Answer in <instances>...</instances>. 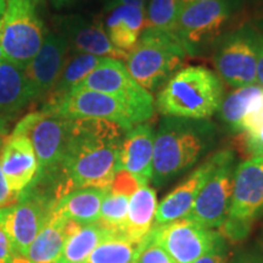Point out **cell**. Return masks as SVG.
I'll list each match as a JSON object with an SVG mask.
<instances>
[{
	"label": "cell",
	"mask_w": 263,
	"mask_h": 263,
	"mask_svg": "<svg viewBox=\"0 0 263 263\" xmlns=\"http://www.w3.org/2000/svg\"><path fill=\"white\" fill-rule=\"evenodd\" d=\"M126 132L106 120H71L67 144L57 173L47 183L31 185L44 189L55 201L77 189H107L118 172Z\"/></svg>",
	"instance_id": "cell-1"
},
{
	"label": "cell",
	"mask_w": 263,
	"mask_h": 263,
	"mask_svg": "<svg viewBox=\"0 0 263 263\" xmlns=\"http://www.w3.org/2000/svg\"><path fill=\"white\" fill-rule=\"evenodd\" d=\"M209 121L164 116L155 134L151 183L160 188L192 168L215 141Z\"/></svg>",
	"instance_id": "cell-2"
},
{
	"label": "cell",
	"mask_w": 263,
	"mask_h": 263,
	"mask_svg": "<svg viewBox=\"0 0 263 263\" xmlns=\"http://www.w3.org/2000/svg\"><path fill=\"white\" fill-rule=\"evenodd\" d=\"M223 84L218 74L203 66L177 71L157 93L155 107L163 116L206 121L219 111Z\"/></svg>",
	"instance_id": "cell-3"
},
{
	"label": "cell",
	"mask_w": 263,
	"mask_h": 263,
	"mask_svg": "<svg viewBox=\"0 0 263 263\" xmlns=\"http://www.w3.org/2000/svg\"><path fill=\"white\" fill-rule=\"evenodd\" d=\"M188 55L176 34L144 28L138 44L128 52L126 67L138 84L153 93L180 70Z\"/></svg>",
	"instance_id": "cell-4"
},
{
	"label": "cell",
	"mask_w": 263,
	"mask_h": 263,
	"mask_svg": "<svg viewBox=\"0 0 263 263\" xmlns=\"http://www.w3.org/2000/svg\"><path fill=\"white\" fill-rule=\"evenodd\" d=\"M45 34L37 0H6L0 26V58L25 70L41 49Z\"/></svg>",
	"instance_id": "cell-5"
},
{
	"label": "cell",
	"mask_w": 263,
	"mask_h": 263,
	"mask_svg": "<svg viewBox=\"0 0 263 263\" xmlns=\"http://www.w3.org/2000/svg\"><path fill=\"white\" fill-rule=\"evenodd\" d=\"M263 215V156L249 157L235 168L228 217L218 232L230 241H241Z\"/></svg>",
	"instance_id": "cell-6"
},
{
	"label": "cell",
	"mask_w": 263,
	"mask_h": 263,
	"mask_svg": "<svg viewBox=\"0 0 263 263\" xmlns=\"http://www.w3.org/2000/svg\"><path fill=\"white\" fill-rule=\"evenodd\" d=\"M70 126V118L43 108L26 115L16 124L12 132L27 136L37 156L38 172L32 184L47 183L57 173L64 157Z\"/></svg>",
	"instance_id": "cell-7"
},
{
	"label": "cell",
	"mask_w": 263,
	"mask_h": 263,
	"mask_svg": "<svg viewBox=\"0 0 263 263\" xmlns=\"http://www.w3.org/2000/svg\"><path fill=\"white\" fill-rule=\"evenodd\" d=\"M55 199L38 186L29 185L11 205L0 209V226L11 241L15 254L25 255L51 216Z\"/></svg>",
	"instance_id": "cell-8"
},
{
	"label": "cell",
	"mask_w": 263,
	"mask_h": 263,
	"mask_svg": "<svg viewBox=\"0 0 263 263\" xmlns=\"http://www.w3.org/2000/svg\"><path fill=\"white\" fill-rule=\"evenodd\" d=\"M43 110L51 111L70 120H106L118 124L124 130L143 123L139 115L120 99L89 89L71 90L58 100L47 101Z\"/></svg>",
	"instance_id": "cell-9"
},
{
	"label": "cell",
	"mask_w": 263,
	"mask_h": 263,
	"mask_svg": "<svg viewBox=\"0 0 263 263\" xmlns=\"http://www.w3.org/2000/svg\"><path fill=\"white\" fill-rule=\"evenodd\" d=\"M235 9V0H203L184 5L174 34L189 55H195L221 34Z\"/></svg>",
	"instance_id": "cell-10"
},
{
	"label": "cell",
	"mask_w": 263,
	"mask_h": 263,
	"mask_svg": "<svg viewBox=\"0 0 263 263\" xmlns=\"http://www.w3.org/2000/svg\"><path fill=\"white\" fill-rule=\"evenodd\" d=\"M74 89H89L112 95L133 108L143 122L149 121L155 114V99L134 81L126 65L116 59L104 58Z\"/></svg>",
	"instance_id": "cell-11"
},
{
	"label": "cell",
	"mask_w": 263,
	"mask_h": 263,
	"mask_svg": "<svg viewBox=\"0 0 263 263\" xmlns=\"http://www.w3.org/2000/svg\"><path fill=\"white\" fill-rule=\"evenodd\" d=\"M235 155L221 150L219 161L186 216L209 229H219L228 217L234 188Z\"/></svg>",
	"instance_id": "cell-12"
},
{
	"label": "cell",
	"mask_w": 263,
	"mask_h": 263,
	"mask_svg": "<svg viewBox=\"0 0 263 263\" xmlns=\"http://www.w3.org/2000/svg\"><path fill=\"white\" fill-rule=\"evenodd\" d=\"M258 33L246 27L223 38L213 55L218 77L234 88L258 84Z\"/></svg>",
	"instance_id": "cell-13"
},
{
	"label": "cell",
	"mask_w": 263,
	"mask_h": 263,
	"mask_svg": "<svg viewBox=\"0 0 263 263\" xmlns=\"http://www.w3.org/2000/svg\"><path fill=\"white\" fill-rule=\"evenodd\" d=\"M147 235L151 241L166 250L177 263L195 262L227 240L216 229L205 228L186 217L154 226Z\"/></svg>",
	"instance_id": "cell-14"
},
{
	"label": "cell",
	"mask_w": 263,
	"mask_h": 263,
	"mask_svg": "<svg viewBox=\"0 0 263 263\" xmlns=\"http://www.w3.org/2000/svg\"><path fill=\"white\" fill-rule=\"evenodd\" d=\"M68 43L62 33L47 32L41 49L25 68L32 101L49 97L67 60Z\"/></svg>",
	"instance_id": "cell-15"
},
{
	"label": "cell",
	"mask_w": 263,
	"mask_h": 263,
	"mask_svg": "<svg viewBox=\"0 0 263 263\" xmlns=\"http://www.w3.org/2000/svg\"><path fill=\"white\" fill-rule=\"evenodd\" d=\"M219 156H221V151H217L210 156L197 168L194 170L182 183H179L178 186H176L172 192L168 193V195L161 200V202L157 205L154 226L166 224V223L188 216L200 192L218 163Z\"/></svg>",
	"instance_id": "cell-16"
},
{
	"label": "cell",
	"mask_w": 263,
	"mask_h": 263,
	"mask_svg": "<svg viewBox=\"0 0 263 263\" xmlns=\"http://www.w3.org/2000/svg\"><path fill=\"white\" fill-rule=\"evenodd\" d=\"M155 129L150 123H138L124 133L118 159V171H127L139 185H149L154 173Z\"/></svg>",
	"instance_id": "cell-17"
},
{
	"label": "cell",
	"mask_w": 263,
	"mask_h": 263,
	"mask_svg": "<svg viewBox=\"0 0 263 263\" xmlns=\"http://www.w3.org/2000/svg\"><path fill=\"white\" fill-rule=\"evenodd\" d=\"M0 167L12 193L18 195L31 185L37 176L38 161L27 136L10 133L0 153Z\"/></svg>",
	"instance_id": "cell-18"
},
{
	"label": "cell",
	"mask_w": 263,
	"mask_h": 263,
	"mask_svg": "<svg viewBox=\"0 0 263 263\" xmlns=\"http://www.w3.org/2000/svg\"><path fill=\"white\" fill-rule=\"evenodd\" d=\"M61 27L68 47H71L76 52L116 59L121 61L127 59V52L117 49L111 43L103 22L99 20L70 16L62 20Z\"/></svg>",
	"instance_id": "cell-19"
},
{
	"label": "cell",
	"mask_w": 263,
	"mask_h": 263,
	"mask_svg": "<svg viewBox=\"0 0 263 263\" xmlns=\"http://www.w3.org/2000/svg\"><path fill=\"white\" fill-rule=\"evenodd\" d=\"M103 25L111 43L128 54L145 27V10L124 4L107 5Z\"/></svg>",
	"instance_id": "cell-20"
},
{
	"label": "cell",
	"mask_w": 263,
	"mask_h": 263,
	"mask_svg": "<svg viewBox=\"0 0 263 263\" xmlns=\"http://www.w3.org/2000/svg\"><path fill=\"white\" fill-rule=\"evenodd\" d=\"M78 226V223L51 213L24 256L34 263H55L61 256L68 236Z\"/></svg>",
	"instance_id": "cell-21"
},
{
	"label": "cell",
	"mask_w": 263,
	"mask_h": 263,
	"mask_svg": "<svg viewBox=\"0 0 263 263\" xmlns=\"http://www.w3.org/2000/svg\"><path fill=\"white\" fill-rule=\"evenodd\" d=\"M31 103L24 68L0 58V115L12 121Z\"/></svg>",
	"instance_id": "cell-22"
},
{
	"label": "cell",
	"mask_w": 263,
	"mask_h": 263,
	"mask_svg": "<svg viewBox=\"0 0 263 263\" xmlns=\"http://www.w3.org/2000/svg\"><path fill=\"white\" fill-rule=\"evenodd\" d=\"M107 189L82 188L73 190L55 202L52 213L82 226L97 223L100 218L101 203Z\"/></svg>",
	"instance_id": "cell-23"
},
{
	"label": "cell",
	"mask_w": 263,
	"mask_h": 263,
	"mask_svg": "<svg viewBox=\"0 0 263 263\" xmlns=\"http://www.w3.org/2000/svg\"><path fill=\"white\" fill-rule=\"evenodd\" d=\"M157 210L156 190L141 185L129 199L123 236L133 242H141L155 224Z\"/></svg>",
	"instance_id": "cell-24"
},
{
	"label": "cell",
	"mask_w": 263,
	"mask_h": 263,
	"mask_svg": "<svg viewBox=\"0 0 263 263\" xmlns=\"http://www.w3.org/2000/svg\"><path fill=\"white\" fill-rule=\"evenodd\" d=\"M117 234L99 223L80 224L68 236L62 254L55 263H81L101 241Z\"/></svg>",
	"instance_id": "cell-25"
},
{
	"label": "cell",
	"mask_w": 263,
	"mask_h": 263,
	"mask_svg": "<svg viewBox=\"0 0 263 263\" xmlns=\"http://www.w3.org/2000/svg\"><path fill=\"white\" fill-rule=\"evenodd\" d=\"M146 244L147 236L141 242H133L122 235L111 236L101 241L81 263H137Z\"/></svg>",
	"instance_id": "cell-26"
},
{
	"label": "cell",
	"mask_w": 263,
	"mask_h": 263,
	"mask_svg": "<svg viewBox=\"0 0 263 263\" xmlns=\"http://www.w3.org/2000/svg\"><path fill=\"white\" fill-rule=\"evenodd\" d=\"M103 59L95 55L77 52L70 60H66L57 84L49 94L48 101L58 100L73 90L82 81L88 77V74L97 68Z\"/></svg>",
	"instance_id": "cell-27"
},
{
	"label": "cell",
	"mask_w": 263,
	"mask_h": 263,
	"mask_svg": "<svg viewBox=\"0 0 263 263\" xmlns=\"http://www.w3.org/2000/svg\"><path fill=\"white\" fill-rule=\"evenodd\" d=\"M133 193L129 190L118 188V186H108L106 195L101 203L100 218L98 223L105 228L111 230L117 235H122L127 222L128 205Z\"/></svg>",
	"instance_id": "cell-28"
},
{
	"label": "cell",
	"mask_w": 263,
	"mask_h": 263,
	"mask_svg": "<svg viewBox=\"0 0 263 263\" xmlns=\"http://www.w3.org/2000/svg\"><path fill=\"white\" fill-rule=\"evenodd\" d=\"M262 90V87L258 84L248 85V87L235 88L228 97L223 99L219 112L223 122L228 124L230 129L238 132L239 124L248 110L250 101Z\"/></svg>",
	"instance_id": "cell-29"
},
{
	"label": "cell",
	"mask_w": 263,
	"mask_h": 263,
	"mask_svg": "<svg viewBox=\"0 0 263 263\" xmlns=\"http://www.w3.org/2000/svg\"><path fill=\"white\" fill-rule=\"evenodd\" d=\"M183 9L180 0H150L145 14V27L173 33Z\"/></svg>",
	"instance_id": "cell-30"
},
{
	"label": "cell",
	"mask_w": 263,
	"mask_h": 263,
	"mask_svg": "<svg viewBox=\"0 0 263 263\" xmlns=\"http://www.w3.org/2000/svg\"><path fill=\"white\" fill-rule=\"evenodd\" d=\"M263 126V88L250 101L248 110L239 124L238 132L241 134L254 133Z\"/></svg>",
	"instance_id": "cell-31"
},
{
	"label": "cell",
	"mask_w": 263,
	"mask_h": 263,
	"mask_svg": "<svg viewBox=\"0 0 263 263\" xmlns=\"http://www.w3.org/2000/svg\"><path fill=\"white\" fill-rule=\"evenodd\" d=\"M137 263H177L166 250L151 241L147 235V244L140 252Z\"/></svg>",
	"instance_id": "cell-32"
},
{
	"label": "cell",
	"mask_w": 263,
	"mask_h": 263,
	"mask_svg": "<svg viewBox=\"0 0 263 263\" xmlns=\"http://www.w3.org/2000/svg\"><path fill=\"white\" fill-rule=\"evenodd\" d=\"M241 145L249 157L263 156V126L254 133L241 134Z\"/></svg>",
	"instance_id": "cell-33"
},
{
	"label": "cell",
	"mask_w": 263,
	"mask_h": 263,
	"mask_svg": "<svg viewBox=\"0 0 263 263\" xmlns=\"http://www.w3.org/2000/svg\"><path fill=\"white\" fill-rule=\"evenodd\" d=\"M193 263H229V251L227 246V240L217 245L215 249L207 252Z\"/></svg>",
	"instance_id": "cell-34"
},
{
	"label": "cell",
	"mask_w": 263,
	"mask_h": 263,
	"mask_svg": "<svg viewBox=\"0 0 263 263\" xmlns=\"http://www.w3.org/2000/svg\"><path fill=\"white\" fill-rule=\"evenodd\" d=\"M14 255L15 250L12 248L11 241L0 226V263H10Z\"/></svg>",
	"instance_id": "cell-35"
},
{
	"label": "cell",
	"mask_w": 263,
	"mask_h": 263,
	"mask_svg": "<svg viewBox=\"0 0 263 263\" xmlns=\"http://www.w3.org/2000/svg\"><path fill=\"white\" fill-rule=\"evenodd\" d=\"M18 195L10 190L8 183H6V180L4 178V174L2 172V167H0V209L14 203L16 200H17Z\"/></svg>",
	"instance_id": "cell-36"
},
{
	"label": "cell",
	"mask_w": 263,
	"mask_h": 263,
	"mask_svg": "<svg viewBox=\"0 0 263 263\" xmlns=\"http://www.w3.org/2000/svg\"><path fill=\"white\" fill-rule=\"evenodd\" d=\"M229 263H263V255L256 251H241L229 259Z\"/></svg>",
	"instance_id": "cell-37"
},
{
	"label": "cell",
	"mask_w": 263,
	"mask_h": 263,
	"mask_svg": "<svg viewBox=\"0 0 263 263\" xmlns=\"http://www.w3.org/2000/svg\"><path fill=\"white\" fill-rule=\"evenodd\" d=\"M11 122V120L0 115V153H2V149L4 146L6 139H8L10 133H11L10 132V123Z\"/></svg>",
	"instance_id": "cell-38"
},
{
	"label": "cell",
	"mask_w": 263,
	"mask_h": 263,
	"mask_svg": "<svg viewBox=\"0 0 263 263\" xmlns=\"http://www.w3.org/2000/svg\"><path fill=\"white\" fill-rule=\"evenodd\" d=\"M257 83L263 88V35L258 38V58H257Z\"/></svg>",
	"instance_id": "cell-39"
},
{
	"label": "cell",
	"mask_w": 263,
	"mask_h": 263,
	"mask_svg": "<svg viewBox=\"0 0 263 263\" xmlns=\"http://www.w3.org/2000/svg\"><path fill=\"white\" fill-rule=\"evenodd\" d=\"M112 4H124V5H132L137 6L145 10V0H107V5Z\"/></svg>",
	"instance_id": "cell-40"
},
{
	"label": "cell",
	"mask_w": 263,
	"mask_h": 263,
	"mask_svg": "<svg viewBox=\"0 0 263 263\" xmlns=\"http://www.w3.org/2000/svg\"><path fill=\"white\" fill-rule=\"evenodd\" d=\"M10 263H34V262H32L31 259H28L24 255L15 254L14 257H12V259H11V262H10Z\"/></svg>",
	"instance_id": "cell-41"
},
{
	"label": "cell",
	"mask_w": 263,
	"mask_h": 263,
	"mask_svg": "<svg viewBox=\"0 0 263 263\" xmlns=\"http://www.w3.org/2000/svg\"><path fill=\"white\" fill-rule=\"evenodd\" d=\"M5 8H6V0H0V26H2L3 17H4Z\"/></svg>",
	"instance_id": "cell-42"
},
{
	"label": "cell",
	"mask_w": 263,
	"mask_h": 263,
	"mask_svg": "<svg viewBox=\"0 0 263 263\" xmlns=\"http://www.w3.org/2000/svg\"><path fill=\"white\" fill-rule=\"evenodd\" d=\"M48 2H50L51 4L55 5V6H62V5L68 4L71 0H48Z\"/></svg>",
	"instance_id": "cell-43"
},
{
	"label": "cell",
	"mask_w": 263,
	"mask_h": 263,
	"mask_svg": "<svg viewBox=\"0 0 263 263\" xmlns=\"http://www.w3.org/2000/svg\"><path fill=\"white\" fill-rule=\"evenodd\" d=\"M199 2H203V0H180L183 6L188 5V4H193V3H199Z\"/></svg>",
	"instance_id": "cell-44"
},
{
	"label": "cell",
	"mask_w": 263,
	"mask_h": 263,
	"mask_svg": "<svg viewBox=\"0 0 263 263\" xmlns=\"http://www.w3.org/2000/svg\"><path fill=\"white\" fill-rule=\"evenodd\" d=\"M261 242H262V246H263V232H262V235H261Z\"/></svg>",
	"instance_id": "cell-45"
}]
</instances>
